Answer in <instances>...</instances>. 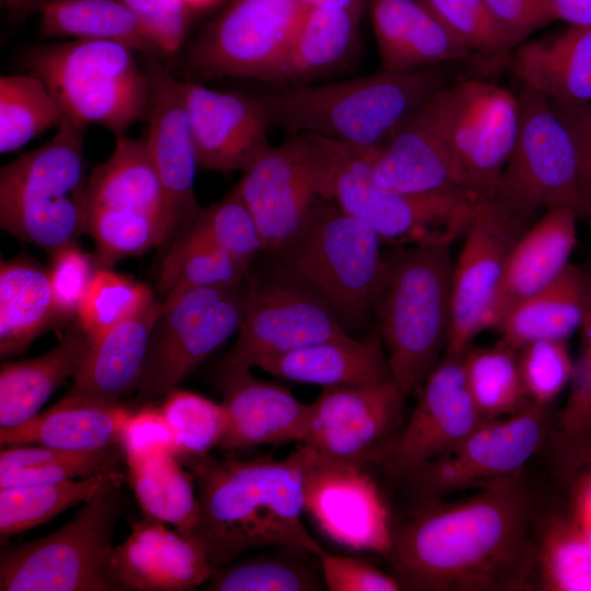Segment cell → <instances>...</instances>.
I'll use <instances>...</instances> for the list:
<instances>
[{
    "mask_svg": "<svg viewBox=\"0 0 591 591\" xmlns=\"http://www.w3.org/2000/svg\"><path fill=\"white\" fill-rule=\"evenodd\" d=\"M385 557L402 589H526L535 573V537L522 474L480 488L465 500L427 502L394 529Z\"/></svg>",
    "mask_w": 591,
    "mask_h": 591,
    "instance_id": "cell-1",
    "label": "cell"
},
{
    "mask_svg": "<svg viewBox=\"0 0 591 591\" xmlns=\"http://www.w3.org/2000/svg\"><path fill=\"white\" fill-rule=\"evenodd\" d=\"M193 474L199 520L192 538L217 570L260 547L317 557L324 548L303 523L302 479L289 459H179Z\"/></svg>",
    "mask_w": 591,
    "mask_h": 591,
    "instance_id": "cell-2",
    "label": "cell"
},
{
    "mask_svg": "<svg viewBox=\"0 0 591 591\" xmlns=\"http://www.w3.org/2000/svg\"><path fill=\"white\" fill-rule=\"evenodd\" d=\"M448 73L426 67L382 70L327 84H299L257 94L271 127L362 149H380L431 95Z\"/></svg>",
    "mask_w": 591,
    "mask_h": 591,
    "instance_id": "cell-3",
    "label": "cell"
},
{
    "mask_svg": "<svg viewBox=\"0 0 591 591\" xmlns=\"http://www.w3.org/2000/svg\"><path fill=\"white\" fill-rule=\"evenodd\" d=\"M374 306L391 380L407 397L447 349L451 327V244L395 247Z\"/></svg>",
    "mask_w": 591,
    "mask_h": 591,
    "instance_id": "cell-4",
    "label": "cell"
},
{
    "mask_svg": "<svg viewBox=\"0 0 591 591\" xmlns=\"http://www.w3.org/2000/svg\"><path fill=\"white\" fill-rule=\"evenodd\" d=\"M306 135L316 154L322 198L367 223L383 244H452L464 234L478 204L466 194H408L384 187L372 172L374 150Z\"/></svg>",
    "mask_w": 591,
    "mask_h": 591,
    "instance_id": "cell-5",
    "label": "cell"
},
{
    "mask_svg": "<svg viewBox=\"0 0 591 591\" xmlns=\"http://www.w3.org/2000/svg\"><path fill=\"white\" fill-rule=\"evenodd\" d=\"M86 125L63 116L51 139L0 170V225L53 256L85 234Z\"/></svg>",
    "mask_w": 591,
    "mask_h": 591,
    "instance_id": "cell-6",
    "label": "cell"
},
{
    "mask_svg": "<svg viewBox=\"0 0 591 591\" xmlns=\"http://www.w3.org/2000/svg\"><path fill=\"white\" fill-rule=\"evenodd\" d=\"M134 51L112 40L72 38L30 47L20 65L44 81L65 116L117 138L149 111V79Z\"/></svg>",
    "mask_w": 591,
    "mask_h": 591,
    "instance_id": "cell-7",
    "label": "cell"
},
{
    "mask_svg": "<svg viewBox=\"0 0 591 591\" xmlns=\"http://www.w3.org/2000/svg\"><path fill=\"white\" fill-rule=\"evenodd\" d=\"M178 229L144 139L117 137L85 187V234L99 269L162 245Z\"/></svg>",
    "mask_w": 591,
    "mask_h": 591,
    "instance_id": "cell-8",
    "label": "cell"
},
{
    "mask_svg": "<svg viewBox=\"0 0 591 591\" xmlns=\"http://www.w3.org/2000/svg\"><path fill=\"white\" fill-rule=\"evenodd\" d=\"M382 241L363 221L324 200L306 228L278 253L281 269L348 320L374 306L385 259Z\"/></svg>",
    "mask_w": 591,
    "mask_h": 591,
    "instance_id": "cell-9",
    "label": "cell"
},
{
    "mask_svg": "<svg viewBox=\"0 0 591 591\" xmlns=\"http://www.w3.org/2000/svg\"><path fill=\"white\" fill-rule=\"evenodd\" d=\"M119 488L91 500L57 531L0 553L1 591H112Z\"/></svg>",
    "mask_w": 591,
    "mask_h": 591,
    "instance_id": "cell-10",
    "label": "cell"
},
{
    "mask_svg": "<svg viewBox=\"0 0 591 591\" xmlns=\"http://www.w3.org/2000/svg\"><path fill=\"white\" fill-rule=\"evenodd\" d=\"M452 157L459 188L476 202L494 199L519 130L517 95L463 80L429 97Z\"/></svg>",
    "mask_w": 591,
    "mask_h": 591,
    "instance_id": "cell-11",
    "label": "cell"
},
{
    "mask_svg": "<svg viewBox=\"0 0 591 591\" xmlns=\"http://www.w3.org/2000/svg\"><path fill=\"white\" fill-rule=\"evenodd\" d=\"M248 276L227 288L172 291L161 302L138 387L143 401L165 398L239 331L247 305Z\"/></svg>",
    "mask_w": 591,
    "mask_h": 591,
    "instance_id": "cell-12",
    "label": "cell"
},
{
    "mask_svg": "<svg viewBox=\"0 0 591 591\" xmlns=\"http://www.w3.org/2000/svg\"><path fill=\"white\" fill-rule=\"evenodd\" d=\"M517 99L518 136L494 200L518 216L566 207L579 218L591 217L573 143L547 96L524 85Z\"/></svg>",
    "mask_w": 591,
    "mask_h": 591,
    "instance_id": "cell-13",
    "label": "cell"
},
{
    "mask_svg": "<svg viewBox=\"0 0 591 591\" xmlns=\"http://www.w3.org/2000/svg\"><path fill=\"white\" fill-rule=\"evenodd\" d=\"M302 479L304 512L335 544L386 556L393 526L384 498L363 464L299 443L288 456Z\"/></svg>",
    "mask_w": 591,
    "mask_h": 591,
    "instance_id": "cell-14",
    "label": "cell"
},
{
    "mask_svg": "<svg viewBox=\"0 0 591 591\" xmlns=\"http://www.w3.org/2000/svg\"><path fill=\"white\" fill-rule=\"evenodd\" d=\"M304 8L296 0H228L185 56L198 79L252 78L270 82Z\"/></svg>",
    "mask_w": 591,
    "mask_h": 591,
    "instance_id": "cell-15",
    "label": "cell"
},
{
    "mask_svg": "<svg viewBox=\"0 0 591 591\" xmlns=\"http://www.w3.org/2000/svg\"><path fill=\"white\" fill-rule=\"evenodd\" d=\"M346 335L333 310L283 269L268 279L248 277L245 315L220 371L252 369L264 358Z\"/></svg>",
    "mask_w": 591,
    "mask_h": 591,
    "instance_id": "cell-16",
    "label": "cell"
},
{
    "mask_svg": "<svg viewBox=\"0 0 591 591\" xmlns=\"http://www.w3.org/2000/svg\"><path fill=\"white\" fill-rule=\"evenodd\" d=\"M546 408L530 404L512 415L487 420L450 451L404 479L415 493L436 499L520 474L546 440Z\"/></svg>",
    "mask_w": 591,
    "mask_h": 591,
    "instance_id": "cell-17",
    "label": "cell"
},
{
    "mask_svg": "<svg viewBox=\"0 0 591 591\" xmlns=\"http://www.w3.org/2000/svg\"><path fill=\"white\" fill-rule=\"evenodd\" d=\"M234 187L256 222L264 251L276 254L299 236L324 201L315 150L305 134L269 146Z\"/></svg>",
    "mask_w": 591,
    "mask_h": 591,
    "instance_id": "cell-18",
    "label": "cell"
},
{
    "mask_svg": "<svg viewBox=\"0 0 591 591\" xmlns=\"http://www.w3.org/2000/svg\"><path fill=\"white\" fill-rule=\"evenodd\" d=\"M494 199L479 201L464 232V244L453 262L451 327L445 354L461 355L480 332L500 286L509 254L531 225Z\"/></svg>",
    "mask_w": 591,
    "mask_h": 591,
    "instance_id": "cell-19",
    "label": "cell"
},
{
    "mask_svg": "<svg viewBox=\"0 0 591 591\" xmlns=\"http://www.w3.org/2000/svg\"><path fill=\"white\" fill-rule=\"evenodd\" d=\"M462 355H448L419 387L405 426L380 450L374 461L387 474L404 479L416 468L457 445L485 420L466 384Z\"/></svg>",
    "mask_w": 591,
    "mask_h": 591,
    "instance_id": "cell-20",
    "label": "cell"
},
{
    "mask_svg": "<svg viewBox=\"0 0 591 591\" xmlns=\"http://www.w3.org/2000/svg\"><path fill=\"white\" fill-rule=\"evenodd\" d=\"M406 396L392 380L369 385L323 387L310 403L303 444L341 460H375L394 434Z\"/></svg>",
    "mask_w": 591,
    "mask_h": 591,
    "instance_id": "cell-21",
    "label": "cell"
},
{
    "mask_svg": "<svg viewBox=\"0 0 591 591\" xmlns=\"http://www.w3.org/2000/svg\"><path fill=\"white\" fill-rule=\"evenodd\" d=\"M199 167L222 174L244 171L270 144L271 127L257 94L218 91L181 81Z\"/></svg>",
    "mask_w": 591,
    "mask_h": 591,
    "instance_id": "cell-22",
    "label": "cell"
},
{
    "mask_svg": "<svg viewBox=\"0 0 591 591\" xmlns=\"http://www.w3.org/2000/svg\"><path fill=\"white\" fill-rule=\"evenodd\" d=\"M141 66L150 85L144 141L182 230L201 209L195 195L199 164L181 80L171 74L158 56L143 55Z\"/></svg>",
    "mask_w": 591,
    "mask_h": 591,
    "instance_id": "cell-23",
    "label": "cell"
},
{
    "mask_svg": "<svg viewBox=\"0 0 591 591\" xmlns=\"http://www.w3.org/2000/svg\"><path fill=\"white\" fill-rule=\"evenodd\" d=\"M215 571L197 542L147 517L132 524L127 538L114 546L111 558V577L117 590H194Z\"/></svg>",
    "mask_w": 591,
    "mask_h": 591,
    "instance_id": "cell-24",
    "label": "cell"
},
{
    "mask_svg": "<svg viewBox=\"0 0 591 591\" xmlns=\"http://www.w3.org/2000/svg\"><path fill=\"white\" fill-rule=\"evenodd\" d=\"M221 387L227 414L221 450L304 442L310 404L288 387L257 379L251 369L222 373Z\"/></svg>",
    "mask_w": 591,
    "mask_h": 591,
    "instance_id": "cell-25",
    "label": "cell"
},
{
    "mask_svg": "<svg viewBox=\"0 0 591 591\" xmlns=\"http://www.w3.org/2000/svg\"><path fill=\"white\" fill-rule=\"evenodd\" d=\"M371 166L376 182L394 190L408 194L462 192L429 99L386 144L372 152Z\"/></svg>",
    "mask_w": 591,
    "mask_h": 591,
    "instance_id": "cell-26",
    "label": "cell"
},
{
    "mask_svg": "<svg viewBox=\"0 0 591 591\" xmlns=\"http://www.w3.org/2000/svg\"><path fill=\"white\" fill-rule=\"evenodd\" d=\"M578 215L570 208L545 211L512 247L491 305L487 328H496L519 302L555 280L570 264Z\"/></svg>",
    "mask_w": 591,
    "mask_h": 591,
    "instance_id": "cell-27",
    "label": "cell"
},
{
    "mask_svg": "<svg viewBox=\"0 0 591 591\" xmlns=\"http://www.w3.org/2000/svg\"><path fill=\"white\" fill-rule=\"evenodd\" d=\"M160 312L161 303L153 299L138 314L91 340L67 394L119 404L138 390Z\"/></svg>",
    "mask_w": 591,
    "mask_h": 591,
    "instance_id": "cell-28",
    "label": "cell"
},
{
    "mask_svg": "<svg viewBox=\"0 0 591 591\" xmlns=\"http://www.w3.org/2000/svg\"><path fill=\"white\" fill-rule=\"evenodd\" d=\"M382 70L433 67L473 53L419 0H368Z\"/></svg>",
    "mask_w": 591,
    "mask_h": 591,
    "instance_id": "cell-29",
    "label": "cell"
},
{
    "mask_svg": "<svg viewBox=\"0 0 591 591\" xmlns=\"http://www.w3.org/2000/svg\"><path fill=\"white\" fill-rule=\"evenodd\" d=\"M255 367L282 380L323 387L391 380L379 329L361 340L346 335L267 357Z\"/></svg>",
    "mask_w": 591,
    "mask_h": 591,
    "instance_id": "cell-30",
    "label": "cell"
},
{
    "mask_svg": "<svg viewBox=\"0 0 591 591\" xmlns=\"http://www.w3.org/2000/svg\"><path fill=\"white\" fill-rule=\"evenodd\" d=\"M131 413L120 404H108L66 395L50 408L10 428H0L2 447L43 445L86 451L116 447Z\"/></svg>",
    "mask_w": 591,
    "mask_h": 591,
    "instance_id": "cell-31",
    "label": "cell"
},
{
    "mask_svg": "<svg viewBox=\"0 0 591 591\" xmlns=\"http://www.w3.org/2000/svg\"><path fill=\"white\" fill-rule=\"evenodd\" d=\"M91 338L77 324L46 354L26 360L4 361L0 370V428L34 417L51 394L81 364Z\"/></svg>",
    "mask_w": 591,
    "mask_h": 591,
    "instance_id": "cell-32",
    "label": "cell"
},
{
    "mask_svg": "<svg viewBox=\"0 0 591 591\" xmlns=\"http://www.w3.org/2000/svg\"><path fill=\"white\" fill-rule=\"evenodd\" d=\"M515 48L512 68L524 85L549 99L591 102V24Z\"/></svg>",
    "mask_w": 591,
    "mask_h": 591,
    "instance_id": "cell-33",
    "label": "cell"
},
{
    "mask_svg": "<svg viewBox=\"0 0 591 591\" xmlns=\"http://www.w3.org/2000/svg\"><path fill=\"white\" fill-rule=\"evenodd\" d=\"M590 276L569 264L551 283L514 305L495 328L500 343L519 350L540 339L567 340L586 316Z\"/></svg>",
    "mask_w": 591,
    "mask_h": 591,
    "instance_id": "cell-34",
    "label": "cell"
},
{
    "mask_svg": "<svg viewBox=\"0 0 591 591\" xmlns=\"http://www.w3.org/2000/svg\"><path fill=\"white\" fill-rule=\"evenodd\" d=\"M363 9L304 8L270 82L305 84L345 63L356 48Z\"/></svg>",
    "mask_w": 591,
    "mask_h": 591,
    "instance_id": "cell-35",
    "label": "cell"
},
{
    "mask_svg": "<svg viewBox=\"0 0 591 591\" xmlns=\"http://www.w3.org/2000/svg\"><path fill=\"white\" fill-rule=\"evenodd\" d=\"M60 323L48 269L20 255L0 267V357L19 356Z\"/></svg>",
    "mask_w": 591,
    "mask_h": 591,
    "instance_id": "cell-36",
    "label": "cell"
},
{
    "mask_svg": "<svg viewBox=\"0 0 591 591\" xmlns=\"http://www.w3.org/2000/svg\"><path fill=\"white\" fill-rule=\"evenodd\" d=\"M39 14L44 38L112 40L142 55L164 56L139 16L117 0H56Z\"/></svg>",
    "mask_w": 591,
    "mask_h": 591,
    "instance_id": "cell-37",
    "label": "cell"
},
{
    "mask_svg": "<svg viewBox=\"0 0 591 591\" xmlns=\"http://www.w3.org/2000/svg\"><path fill=\"white\" fill-rule=\"evenodd\" d=\"M127 465L130 486L144 515L192 538L199 520V499L190 471L172 452Z\"/></svg>",
    "mask_w": 591,
    "mask_h": 591,
    "instance_id": "cell-38",
    "label": "cell"
},
{
    "mask_svg": "<svg viewBox=\"0 0 591 591\" xmlns=\"http://www.w3.org/2000/svg\"><path fill=\"white\" fill-rule=\"evenodd\" d=\"M121 482L116 470L79 479L1 488L0 536L3 540L43 524L77 503L119 488Z\"/></svg>",
    "mask_w": 591,
    "mask_h": 591,
    "instance_id": "cell-39",
    "label": "cell"
},
{
    "mask_svg": "<svg viewBox=\"0 0 591 591\" xmlns=\"http://www.w3.org/2000/svg\"><path fill=\"white\" fill-rule=\"evenodd\" d=\"M250 267L217 247L195 223L181 230L164 255L158 291L164 300L172 291L187 288H227L248 276Z\"/></svg>",
    "mask_w": 591,
    "mask_h": 591,
    "instance_id": "cell-40",
    "label": "cell"
},
{
    "mask_svg": "<svg viewBox=\"0 0 591 591\" xmlns=\"http://www.w3.org/2000/svg\"><path fill=\"white\" fill-rule=\"evenodd\" d=\"M117 466L116 447L86 451L35 444L5 447L0 453V489L84 478Z\"/></svg>",
    "mask_w": 591,
    "mask_h": 591,
    "instance_id": "cell-41",
    "label": "cell"
},
{
    "mask_svg": "<svg viewBox=\"0 0 591 591\" xmlns=\"http://www.w3.org/2000/svg\"><path fill=\"white\" fill-rule=\"evenodd\" d=\"M535 572L546 591H591V540L571 514L554 513L535 537Z\"/></svg>",
    "mask_w": 591,
    "mask_h": 591,
    "instance_id": "cell-42",
    "label": "cell"
},
{
    "mask_svg": "<svg viewBox=\"0 0 591 591\" xmlns=\"http://www.w3.org/2000/svg\"><path fill=\"white\" fill-rule=\"evenodd\" d=\"M465 380L485 420L502 418L532 404L525 392L518 350L498 341L488 348H471L462 355Z\"/></svg>",
    "mask_w": 591,
    "mask_h": 591,
    "instance_id": "cell-43",
    "label": "cell"
},
{
    "mask_svg": "<svg viewBox=\"0 0 591 591\" xmlns=\"http://www.w3.org/2000/svg\"><path fill=\"white\" fill-rule=\"evenodd\" d=\"M65 114L38 77L32 73L0 78V152L15 151L60 124Z\"/></svg>",
    "mask_w": 591,
    "mask_h": 591,
    "instance_id": "cell-44",
    "label": "cell"
},
{
    "mask_svg": "<svg viewBox=\"0 0 591 591\" xmlns=\"http://www.w3.org/2000/svg\"><path fill=\"white\" fill-rule=\"evenodd\" d=\"M311 554L283 547L279 554L256 556L217 569L206 582L212 591H309L322 583L313 567L301 559ZM313 555V554H312Z\"/></svg>",
    "mask_w": 591,
    "mask_h": 591,
    "instance_id": "cell-45",
    "label": "cell"
},
{
    "mask_svg": "<svg viewBox=\"0 0 591 591\" xmlns=\"http://www.w3.org/2000/svg\"><path fill=\"white\" fill-rule=\"evenodd\" d=\"M153 299L148 286L112 269H99L80 303L78 323L93 340L138 314Z\"/></svg>",
    "mask_w": 591,
    "mask_h": 591,
    "instance_id": "cell-46",
    "label": "cell"
},
{
    "mask_svg": "<svg viewBox=\"0 0 591 591\" xmlns=\"http://www.w3.org/2000/svg\"><path fill=\"white\" fill-rule=\"evenodd\" d=\"M161 409L174 430L178 459L205 456L219 448L227 428L222 403L176 389Z\"/></svg>",
    "mask_w": 591,
    "mask_h": 591,
    "instance_id": "cell-47",
    "label": "cell"
},
{
    "mask_svg": "<svg viewBox=\"0 0 591 591\" xmlns=\"http://www.w3.org/2000/svg\"><path fill=\"white\" fill-rule=\"evenodd\" d=\"M193 222L217 247L247 267L264 251L256 222L235 187L201 209Z\"/></svg>",
    "mask_w": 591,
    "mask_h": 591,
    "instance_id": "cell-48",
    "label": "cell"
},
{
    "mask_svg": "<svg viewBox=\"0 0 591 591\" xmlns=\"http://www.w3.org/2000/svg\"><path fill=\"white\" fill-rule=\"evenodd\" d=\"M522 382L532 404L547 407L570 383L573 372L567 340L540 339L518 350Z\"/></svg>",
    "mask_w": 591,
    "mask_h": 591,
    "instance_id": "cell-49",
    "label": "cell"
},
{
    "mask_svg": "<svg viewBox=\"0 0 591 591\" xmlns=\"http://www.w3.org/2000/svg\"><path fill=\"white\" fill-rule=\"evenodd\" d=\"M472 51L489 56L506 55L512 47L496 24L484 0H419Z\"/></svg>",
    "mask_w": 591,
    "mask_h": 591,
    "instance_id": "cell-50",
    "label": "cell"
},
{
    "mask_svg": "<svg viewBox=\"0 0 591 591\" xmlns=\"http://www.w3.org/2000/svg\"><path fill=\"white\" fill-rule=\"evenodd\" d=\"M582 341L573 363L570 390L558 419L560 434L575 443L591 442V277L586 316L580 328Z\"/></svg>",
    "mask_w": 591,
    "mask_h": 591,
    "instance_id": "cell-51",
    "label": "cell"
},
{
    "mask_svg": "<svg viewBox=\"0 0 591 591\" xmlns=\"http://www.w3.org/2000/svg\"><path fill=\"white\" fill-rule=\"evenodd\" d=\"M48 268L54 302L60 323L78 315V310L96 271L93 256L77 243L67 245L50 256Z\"/></svg>",
    "mask_w": 591,
    "mask_h": 591,
    "instance_id": "cell-52",
    "label": "cell"
},
{
    "mask_svg": "<svg viewBox=\"0 0 591 591\" xmlns=\"http://www.w3.org/2000/svg\"><path fill=\"white\" fill-rule=\"evenodd\" d=\"M118 447L126 462L142 460L159 453L176 455L174 430L161 408L142 407L127 418L119 437Z\"/></svg>",
    "mask_w": 591,
    "mask_h": 591,
    "instance_id": "cell-53",
    "label": "cell"
},
{
    "mask_svg": "<svg viewBox=\"0 0 591 591\" xmlns=\"http://www.w3.org/2000/svg\"><path fill=\"white\" fill-rule=\"evenodd\" d=\"M324 586L331 591H397L395 576L352 556L332 554L325 549L317 556Z\"/></svg>",
    "mask_w": 591,
    "mask_h": 591,
    "instance_id": "cell-54",
    "label": "cell"
},
{
    "mask_svg": "<svg viewBox=\"0 0 591 591\" xmlns=\"http://www.w3.org/2000/svg\"><path fill=\"white\" fill-rule=\"evenodd\" d=\"M148 27L164 56L181 47L188 26L189 8L183 0H117Z\"/></svg>",
    "mask_w": 591,
    "mask_h": 591,
    "instance_id": "cell-55",
    "label": "cell"
},
{
    "mask_svg": "<svg viewBox=\"0 0 591 591\" xmlns=\"http://www.w3.org/2000/svg\"><path fill=\"white\" fill-rule=\"evenodd\" d=\"M512 48L536 30L556 21L549 0H484Z\"/></svg>",
    "mask_w": 591,
    "mask_h": 591,
    "instance_id": "cell-56",
    "label": "cell"
},
{
    "mask_svg": "<svg viewBox=\"0 0 591 591\" xmlns=\"http://www.w3.org/2000/svg\"><path fill=\"white\" fill-rule=\"evenodd\" d=\"M547 99L573 143L580 188L591 212V102Z\"/></svg>",
    "mask_w": 591,
    "mask_h": 591,
    "instance_id": "cell-57",
    "label": "cell"
},
{
    "mask_svg": "<svg viewBox=\"0 0 591 591\" xmlns=\"http://www.w3.org/2000/svg\"><path fill=\"white\" fill-rule=\"evenodd\" d=\"M571 517L591 540V464L575 475Z\"/></svg>",
    "mask_w": 591,
    "mask_h": 591,
    "instance_id": "cell-58",
    "label": "cell"
},
{
    "mask_svg": "<svg viewBox=\"0 0 591 591\" xmlns=\"http://www.w3.org/2000/svg\"><path fill=\"white\" fill-rule=\"evenodd\" d=\"M556 20L569 25L591 24V0H549Z\"/></svg>",
    "mask_w": 591,
    "mask_h": 591,
    "instance_id": "cell-59",
    "label": "cell"
},
{
    "mask_svg": "<svg viewBox=\"0 0 591 591\" xmlns=\"http://www.w3.org/2000/svg\"><path fill=\"white\" fill-rule=\"evenodd\" d=\"M56 0H1L2 4L14 18L24 19L34 12H40L46 5Z\"/></svg>",
    "mask_w": 591,
    "mask_h": 591,
    "instance_id": "cell-60",
    "label": "cell"
},
{
    "mask_svg": "<svg viewBox=\"0 0 591 591\" xmlns=\"http://www.w3.org/2000/svg\"><path fill=\"white\" fill-rule=\"evenodd\" d=\"M189 9H199L213 4L219 0H183Z\"/></svg>",
    "mask_w": 591,
    "mask_h": 591,
    "instance_id": "cell-61",
    "label": "cell"
},
{
    "mask_svg": "<svg viewBox=\"0 0 591 591\" xmlns=\"http://www.w3.org/2000/svg\"><path fill=\"white\" fill-rule=\"evenodd\" d=\"M302 8L311 7L316 0H296Z\"/></svg>",
    "mask_w": 591,
    "mask_h": 591,
    "instance_id": "cell-62",
    "label": "cell"
}]
</instances>
